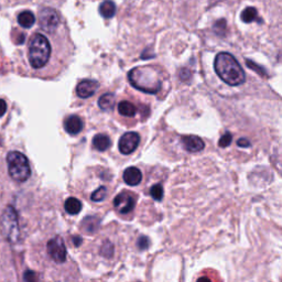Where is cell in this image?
Segmentation results:
<instances>
[{
  "label": "cell",
  "mask_w": 282,
  "mask_h": 282,
  "mask_svg": "<svg viewBox=\"0 0 282 282\" xmlns=\"http://www.w3.org/2000/svg\"><path fill=\"white\" fill-rule=\"evenodd\" d=\"M150 194H151V196L155 199V201H161V199L163 198V194H164L163 186L159 183L154 184L150 190Z\"/></svg>",
  "instance_id": "cell-22"
},
{
  "label": "cell",
  "mask_w": 282,
  "mask_h": 282,
  "mask_svg": "<svg viewBox=\"0 0 282 282\" xmlns=\"http://www.w3.org/2000/svg\"><path fill=\"white\" fill-rule=\"evenodd\" d=\"M118 111H119V114L123 116L133 117L137 114V107L134 106L132 103H130L128 101H124L119 103Z\"/></svg>",
  "instance_id": "cell-19"
},
{
  "label": "cell",
  "mask_w": 282,
  "mask_h": 282,
  "mask_svg": "<svg viewBox=\"0 0 282 282\" xmlns=\"http://www.w3.org/2000/svg\"><path fill=\"white\" fill-rule=\"evenodd\" d=\"M214 68L216 74L229 86H239L245 83L246 75L240 64L227 52L218 53L215 58Z\"/></svg>",
  "instance_id": "cell-1"
},
{
  "label": "cell",
  "mask_w": 282,
  "mask_h": 282,
  "mask_svg": "<svg viewBox=\"0 0 282 282\" xmlns=\"http://www.w3.org/2000/svg\"><path fill=\"white\" fill-rule=\"evenodd\" d=\"M115 95L112 93H106L99 97L98 106L102 110H111L115 107Z\"/></svg>",
  "instance_id": "cell-15"
},
{
  "label": "cell",
  "mask_w": 282,
  "mask_h": 282,
  "mask_svg": "<svg viewBox=\"0 0 282 282\" xmlns=\"http://www.w3.org/2000/svg\"><path fill=\"white\" fill-rule=\"evenodd\" d=\"M99 226V220L94 217V216H88V217L84 218L83 223H82V227H83L84 232L88 234H94L97 231V228Z\"/></svg>",
  "instance_id": "cell-20"
},
{
  "label": "cell",
  "mask_w": 282,
  "mask_h": 282,
  "mask_svg": "<svg viewBox=\"0 0 282 282\" xmlns=\"http://www.w3.org/2000/svg\"><path fill=\"white\" fill-rule=\"evenodd\" d=\"M99 14H101L104 18H112L116 14V5L111 0H105L99 6Z\"/></svg>",
  "instance_id": "cell-16"
},
{
  "label": "cell",
  "mask_w": 282,
  "mask_h": 282,
  "mask_svg": "<svg viewBox=\"0 0 282 282\" xmlns=\"http://www.w3.org/2000/svg\"><path fill=\"white\" fill-rule=\"evenodd\" d=\"M1 232L6 239L9 241H16L19 236L18 227V215L14 207L8 206L1 216Z\"/></svg>",
  "instance_id": "cell-5"
},
{
  "label": "cell",
  "mask_w": 282,
  "mask_h": 282,
  "mask_svg": "<svg viewBox=\"0 0 282 282\" xmlns=\"http://www.w3.org/2000/svg\"><path fill=\"white\" fill-rule=\"evenodd\" d=\"M106 194H107L106 186H101V188H98L92 194V199L94 202H102L103 199L106 197Z\"/></svg>",
  "instance_id": "cell-23"
},
{
  "label": "cell",
  "mask_w": 282,
  "mask_h": 282,
  "mask_svg": "<svg viewBox=\"0 0 282 282\" xmlns=\"http://www.w3.org/2000/svg\"><path fill=\"white\" fill-rule=\"evenodd\" d=\"M39 20H40V27L49 33L55 31L60 24V17L58 12H56V10L52 9V8H44V9H42L40 16H39Z\"/></svg>",
  "instance_id": "cell-7"
},
{
  "label": "cell",
  "mask_w": 282,
  "mask_h": 282,
  "mask_svg": "<svg viewBox=\"0 0 282 282\" xmlns=\"http://www.w3.org/2000/svg\"><path fill=\"white\" fill-rule=\"evenodd\" d=\"M51 56V44L47 39L36 33L29 43V62L36 69L44 67Z\"/></svg>",
  "instance_id": "cell-3"
},
{
  "label": "cell",
  "mask_w": 282,
  "mask_h": 282,
  "mask_svg": "<svg viewBox=\"0 0 282 282\" xmlns=\"http://www.w3.org/2000/svg\"><path fill=\"white\" fill-rule=\"evenodd\" d=\"M181 144L188 152H199L204 149V141L197 136H184L181 139Z\"/></svg>",
  "instance_id": "cell-11"
},
{
  "label": "cell",
  "mask_w": 282,
  "mask_h": 282,
  "mask_svg": "<svg viewBox=\"0 0 282 282\" xmlns=\"http://www.w3.org/2000/svg\"><path fill=\"white\" fill-rule=\"evenodd\" d=\"M24 280L25 281H34V280H37L36 273L32 272V271H27V272L24 273Z\"/></svg>",
  "instance_id": "cell-27"
},
{
  "label": "cell",
  "mask_w": 282,
  "mask_h": 282,
  "mask_svg": "<svg viewBox=\"0 0 282 282\" xmlns=\"http://www.w3.org/2000/svg\"><path fill=\"white\" fill-rule=\"evenodd\" d=\"M65 211L71 215L79 214L82 211V202L76 197H68L64 204Z\"/></svg>",
  "instance_id": "cell-17"
},
{
  "label": "cell",
  "mask_w": 282,
  "mask_h": 282,
  "mask_svg": "<svg viewBox=\"0 0 282 282\" xmlns=\"http://www.w3.org/2000/svg\"><path fill=\"white\" fill-rule=\"evenodd\" d=\"M240 18L245 23H251L258 19V12L254 7H248L242 10Z\"/></svg>",
  "instance_id": "cell-21"
},
{
  "label": "cell",
  "mask_w": 282,
  "mask_h": 282,
  "mask_svg": "<svg viewBox=\"0 0 282 282\" xmlns=\"http://www.w3.org/2000/svg\"><path fill=\"white\" fill-rule=\"evenodd\" d=\"M93 146L95 147V149H97L98 151H102L103 152V151H106L110 148L111 140L107 134L99 133L94 137Z\"/></svg>",
  "instance_id": "cell-14"
},
{
  "label": "cell",
  "mask_w": 282,
  "mask_h": 282,
  "mask_svg": "<svg viewBox=\"0 0 282 282\" xmlns=\"http://www.w3.org/2000/svg\"><path fill=\"white\" fill-rule=\"evenodd\" d=\"M112 205H114L115 210L119 212L120 214H128L134 207V197L128 191H124V192L119 193L114 198Z\"/></svg>",
  "instance_id": "cell-8"
},
{
  "label": "cell",
  "mask_w": 282,
  "mask_h": 282,
  "mask_svg": "<svg viewBox=\"0 0 282 282\" xmlns=\"http://www.w3.org/2000/svg\"><path fill=\"white\" fill-rule=\"evenodd\" d=\"M102 254L105 256V257L110 258L112 254H114V247L110 244V242H106L104 247L102 248Z\"/></svg>",
  "instance_id": "cell-25"
},
{
  "label": "cell",
  "mask_w": 282,
  "mask_h": 282,
  "mask_svg": "<svg viewBox=\"0 0 282 282\" xmlns=\"http://www.w3.org/2000/svg\"><path fill=\"white\" fill-rule=\"evenodd\" d=\"M138 247H139V249H141V250H145L148 248V246H149V240H148V238L145 237V236H142L140 237L138 239Z\"/></svg>",
  "instance_id": "cell-26"
},
{
  "label": "cell",
  "mask_w": 282,
  "mask_h": 282,
  "mask_svg": "<svg viewBox=\"0 0 282 282\" xmlns=\"http://www.w3.org/2000/svg\"><path fill=\"white\" fill-rule=\"evenodd\" d=\"M7 111V104L3 99H0V117H2Z\"/></svg>",
  "instance_id": "cell-29"
},
{
  "label": "cell",
  "mask_w": 282,
  "mask_h": 282,
  "mask_svg": "<svg viewBox=\"0 0 282 282\" xmlns=\"http://www.w3.org/2000/svg\"><path fill=\"white\" fill-rule=\"evenodd\" d=\"M139 142H140V136L139 133L129 131L124 133L119 139V150L123 154H130L138 148Z\"/></svg>",
  "instance_id": "cell-9"
},
{
  "label": "cell",
  "mask_w": 282,
  "mask_h": 282,
  "mask_svg": "<svg viewBox=\"0 0 282 282\" xmlns=\"http://www.w3.org/2000/svg\"><path fill=\"white\" fill-rule=\"evenodd\" d=\"M123 177H124V181H125L126 184L136 186L141 182L142 174H141V171L139 170L138 168L129 167L125 170Z\"/></svg>",
  "instance_id": "cell-13"
},
{
  "label": "cell",
  "mask_w": 282,
  "mask_h": 282,
  "mask_svg": "<svg viewBox=\"0 0 282 282\" xmlns=\"http://www.w3.org/2000/svg\"><path fill=\"white\" fill-rule=\"evenodd\" d=\"M232 140H233L232 134L229 132H226L223 137H220L218 141V146L222 147V148H226V147H228L232 144Z\"/></svg>",
  "instance_id": "cell-24"
},
{
  "label": "cell",
  "mask_w": 282,
  "mask_h": 282,
  "mask_svg": "<svg viewBox=\"0 0 282 282\" xmlns=\"http://www.w3.org/2000/svg\"><path fill=\"white\" fill-rule=\"evenodd\" d=\"M18 22L22 28L29 29L36 22V17H34L31 11H22L18 16Z\"/></svg>",
  "instance_id": "cell-18"
},
{
  "label": "cell",
  "mask_w": 282,
  "mask_h": 282,
  "mask_svg": "<svg viewBox=\"0 0 282 282\" xmlns=\"http://www.w3.org/2000/svg\"><path fill=\"white\" fill-rule=\"evenodd\" d=\"M237 145L239 147H242V148H247V147H250V142H249L248 139L240 138L239 140L237 141Z\"/></svg>",
  "instance_id": "cell-28"
},
{
  "label": "cell",
  "mask_w": 282,
  "mask_h": 282,
  "mask_svg": "<svg viewBox=\"0 0 282 282\" xmlns=\"http://www.w3.org/2000/svg\"><path fill=\"white\" fill-rule=\"evenodd\" d=\"M84 127V124L82 119L80 118L79 116L76 115H72V116H68L66 119L64 121V128L66 130V132L69 134H73V136H75V134L80 133L82 130H83Z\"/></svg>",
  "instance_id": "cell-12"
},
{
  "label": "cell",
  "mask_w": 282,
  "mask_h": 282,
  "mask_svg": "<svg viewBox=\"0 0 282 282\" xmlns=\"http://www.w3.org/2000/svg\"><path fill=\"white\" fill-rule=\"evenodd\" d=\"M8 172L17 182L27 181L31 175V169L27 157L18 151H11L7 155Z\"/></svg>",
  "instance_id": "cell-4"
},
{
  "label": "cell",
  "mask_w": 282,
  "mask_h": 282,
  "mask_svg": "<svg viewBox=\"0 0 282 282\" xmlns=\"http://www.w3.org/2000/svg\"><path fill=\"white\" fill-rule=\"evenodd\" d=\"M99 87L98 82L93 80H84L77 85L76 94L81 98H88L96 93Z\"/></svg>",
  "instance_id": "cell-10"
},
{
  "label": "cell",
  "mask_w": 282,
  "mask_h": 282,
  "mask_svg": "<svg viewBox=\"0 0 282 282\" xmlns=\"http://www.w3.org/2000/svg\"><path fill=\"white\" fill-rule=\"evenodd\" d=\"M46 249L51 259L56 263H63L66 260V247H65L64 241L61 237L52 238L51 240H49Z\"/></svg>",
  "instance_id": "cell-6"
},
{
  "label": "cell",
  "mask_w": 282,
  "mask_h": 282,
  "mask_svg": "<svg viewBox=\"0 0 282 282\" xmlns=\"http://www.w3.org/2000/svg\"><path fill=\"white\" fill-rule=\"evenodd\" d=\"M130 84L147 94H157L162 87V80L157 69L151 66H138L128 73Z\"/></svg>",
  "instance_id": "cell-2"
},
{
  "label": "cell",
  "mask_w": 282,
  "mask_h": 282,
  "mask_svg": "<svg viewBox=\"0 0 282 282\" xmlns=\"http://www.w3.org/2000/svg\"><path fill=\"white\" fill-rule=\"evenodd\" d=\"M73 241H74L75 247H80L82 245V242H83V239H82V238L79 236H75L74 238H73Z\"/></svg>",
  "instance_id": "cell-30"
}]
</instances>
